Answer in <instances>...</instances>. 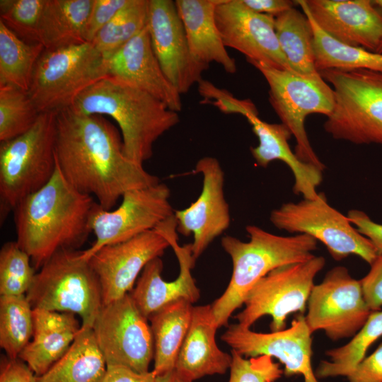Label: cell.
I'll return each instance as SVG.
<instances>
[{
	"instance_id": "6da1fadb",
	"label": "cell",
	"mask_w": 382,
	"mask_h": 382,
	"mask_svg": "<svg viewBox=\"0 0 382 382\" xmlns=\"http://www.w3.org/2000/svg\"><path fill=\"white\" fill-rule=\"evenodd\" d=\"M56 162L66 181L111 210L122 195L159 182L125 154L118 129L103 116L57 112Z\"/></svg>"
},
{
	"instance_id": "7a4b0ae2",
	"label": "cell",
	"mask_w": 382,
	"mask_h": 382,
	"mask_svg": "<svg viewBox=\"0 0 382 382\" xmlns=\"http://www.w3.org/2000/svg\"><path fill=\"white\" fill-rule=\"evenodd\" d=\"M96 202L71 186L57 164L51 180L15 207L16 242L35 270L57 251L78 250L84 244L92 232L91 217Z\"/></svg>"
},
{
	"instance_id": "3957f363",
	"label": "cell",
	"mask_w": 382,
	"mask_h": 382,
	"mask_svg": "<svg viewBox=\"0 0 382 382\" xmlns=\"http://www.w3.org/2000/svg\"><path fill=\"white\" fill-rule=\"evenodd\" d=\"M69 108L80 114L114 119L125 156L141 165L152 156L156 140L180 122L178 112L155 97L109 75L82 92Z\"/></svg>"
},
{
	"instance_id": "277c9868",
	"label": "cell",
	"mask_w": 382,
	"mask_h": 382,
	"mask_svg": "<svg viewBox=\"0 0 382 382\" xmlns=\"http://www.w3.org/2000/svg\"><path fill=\"white\" fill-rule=\"evenodd\" d=\"M245 229L248 242L231 236L221 238V246L231 258L233 272L226 290L212 304L219 328L228 325L233 313L260 279L281 266L312 258L317 249L318 241L307 234L278 236L255 225Z\"/></svg>"
},
{
	"instance_id": "5b68a950",
	"label": "cell",
	"mask_w": 382,
	"mask_h": 382,
	"mask_svg": "<svg viewBox=\"0 0 382 382\" xmlns=\"http://www.w3.org/2000/svg\"><path fill=\"white\" fill-rule=\"evenodd\" d=\"M56 112H41L24 134L0 143V213L45 186L56 168Z\"/></svg>"
},
{
	"instance_id": "8992f818",
	"label": "cell",
	"mask_w": 382,
	"mask_h": 382,
	"mask_svg": "<svg viewBox=\"0 0 382 382\" xmlns=\"http://www.w3.org/2000/svg\"><path fill=\"white\" fill-rule=\"evenodd\" d=\"M33 308L78 314L93 328L103 305L99 279L81 250L62 249L35 273L25 294Z\"/></svg>"
},
{
	"instance_id": "52a82bcc",
	"label": "cell",
	"mask_w": 382,
	"mask_h": 382,
	"mask_svg": "<svg viewBox=\"0 0 382 382\" xmlns=\"http://www.w3.org/2000/svg\"><path fill=\"white\" fill-rule=\"evenodd\" d=\"M319 73L333 87L334 105L325 130L335 139L382 145V72L361 69Z\"/></svg>"
},
{
	"instance_id": "ba28073f",
	"label": "cell",
	"mask_w": 382,
	"mask_h": 382,
	"mask_svg": "<svg viewBox=\"0 0 382 382\" xmlns=\"http://www.w3.org/2000/svg\"><path fill=\"white\" fill-rule=\"evenodd\" d=\"M107 76V61L91 43L45 49L28 93L40 113L57 112Z\"/></svg>"
},
{
	"instance_id": "9c48e42d",
	"label": "cell",
	"mask_w": 382,
	"mask_h": 382,
	"mask_svg": "<svg viewBox=\"0 0 382 382\" xmlns=\"http://www.w3.org/2000/svg\"><path fill=\"white\" fill-rule=\"evenodd\" d=\"M249 63L267 81L269 101L282 124L289 129L296 139V156L302 161L323 170L325 166L308 140L305 120L312 113L330 115L334 105L332 88L323 79L305 78L294 71L277 69L261 62Z\"/></svg>"
},
{
	"instance_id": "30bf717a",
	"label": "cell",
	"mask_w": 382,
	"mask_h": 382,
	"mask_svg": "<svg viewBox=\"0 0 382 382\" xmlns=\"http://www.w3.org/2000/svg\"><path fill=\"white\" fill-rule=\"evenodd\" d=\"M270 220L280 230L307 234L320 241L337 261L354 255L371 265L378 255L371 242L348 217L328 203L323 192L314 199L283 204L272 211Z\"/></svg>"
},
{
	"instance_id": "8fae6325",
	"label": "cell",
	"mask_w": 382,
	"mask_h": 382,
	"mask_svg": "<svg viewBox=\"0 0 382 382\" xmlns=\"http://www.w3.org/2000/svg\"><path fill=\"white\" fill-rule=\"evenodd\" d=\"M325 260L314 256L301 262L277 267L260 279L248 291L245 308L236 316L238 323L250 328L261 317H272L270 329H285L287 316L295 312L304 313L314 286L316 274L324 267Z\"/></svg>"
},
{
	"instance_id": "7c38bea8",
	"label": "cell",
	"mask_w": 382,
	"mask_h": 382,
	"mask_svg": "<svg viewBox=\"0 0 382 382\" xmlns=\"http://www.w3.org/2000/svg\"><path fill=\"white\" fill-rule=\"evenodd\" d=\"M170 191L164 183L125 192L120 204L106 210L96 202L91 227L96 240L90 248L81 250L88 260L103 247L123 242L155 228L174 215L170 202Z\"/></svg>"
},
{
	"instance_id": "4fadbf2b",
	"label": "cell",
	"mask_w": 382,
	"mask_h": 382,
	"mask_svg": "<svg viewBox=\"0 0 382 382\" xmlns=\"http://www.w3.org/2000/svg\"><path fill=\"white\" fill-rule=\"evenodd\" d=\"M129 293L103 305L93 327L107 366L120 364L144 373L154 357L150 324Z\"/></svg>"
},
{
	"instance_id": "5bb4252c",
	"label": "cell",
	"mask_w": 382,
	"mask_h": 382,
	"mask_svg": "<svg viewBox=\"0 0 382 382\" xmlns=\"http://www.w3.org/2000/svg\"><path fill=\"white\" fill-rule=\"evenodd\" d=\"M307 306L305 319L311 332L322 330L334 341L354 337L372 312L360 281L342 266L331 269L313 286Z\"/></svg>"
},
{
	"instance_id": "9a60e30c",
	"label": "cell",
	"mask_w": 382,
	"mask_h": 382,
	"mask_svg": "<svg viewBox=\"0 0 382 382\" xmlns=\"http://www.w3.org/2000/svg\"><path fill=\"white\" fill-rule=\"evenodd\" d=\"M147 28L166 78L180 95L187 93L202 80L209 65L192 54L175 1L149 0Z\"/></svg>"
},
{
	"instance_id": "2e32d148",
	"label": "cell",
	"mask_w": 382,
	"mask_h": 382,
	"mask_svg": "<svg viewBox=\"0 0 382 382\" xmlns=\"http://www.w3.org/2000/svg\"><path fill=\"white\" fill-rule=\"evenodd\" d=\"M227 327L221 340L244 357H274L284 365L286 376L298 374L304 382H318L311 364L312 333L303 314L290 328L270 333L256 332L238 323Z\"/></svg>"
},
{
	"instance_id": "e0dca14e",
	"label": "cell",
	"mask_w": 382,
	"mask_h": 382,
	"mask_svg": "<svg viewBox=\"0 0 382 382\" xmlns=\"http://www.w3.org/2000/svg\"><path fill=\"white\" fill-rule=\"evenodd\" d=\"M193 173L202 175V188L198 198L188 207L176 210L177 232L193 236V260L204 252L210 243L230 226L229 207L224 196V173L214 157L204 156L196 163Z\"/></svg>"
},
{
	"instance_id": "ac0fdd59",
	"label": "cell",
	"mask_w": 382,
	"mask_h": 382,
	"mask_svg": "<svg viewBox=\"0 0 382 382\" xmlns=\"http://www.w3.org/2000/svg\"><path fill=\"white\" fill-rule=\"evenodd\" d=\"M169 247L166 237L153 229L93 254L88 260L99 279L103 305L130 293L144 267Z\"/></svg>"
},
{
	"instance_id": "d6986e66",
	"label": "cell",
	"mask_w": 382,
	"mask_h": 382,
	"mask_svg": "<svg viewBox=\"0 0 382 382\" xmlns=\"http://www.w3.org/2000/svg\"><path fill=\"white\" fill-rule=\"evenodd\" d=\"M215 18L226 47L241 52L248 62L294 71L279 46L274 16L253 11L241 0H222Z\"/></svg>"
},
{
	"instance_id": "ffe728a7",
	"label": "cell",
	"mask_w": 382,
	"mask_h": 382,
	"mask_svg": "<svg viewBox=\"0 0 382 382\" xmlns=\"http://www.w3.org/2000/svg\"><path fill=\"white\" fill-rule=\"evenodd\" d=\"M158 230L173 249L179 262L180 272L175 280L165 281L161 276L163 263L161 257L154 258L144 267L129 294L146 318L171 302L183 299L194 303L200 296L199 289L192 274L195 261L192 255L191 243L182 246L178 244L175 218L161 223Z\"/></svg>"
},
{
	"instance_id": "44dd1931",
	"label": "cell",
	"mask_w": 382,
	"mask_h": 382,
	"mask_svg": "<svg viewBox=\"0 0 382 382\" xmlns=\"http://www.w3.org/2000/svg\"><path fill=\"white\" fill-rule=\"evenodd\" d=\"M318 27L335 40L376 52L382 13L370 0H305Z\"/></svg>"
},
{
	"instance_id": "7402d4cb",
	"label": "cell",
	"mask_w": 382,
	"mask_h": 382,
	"mask_svg": "<svg viewBox=\"0 0 382 382\" xmlns=\"http://www.w3.org/2000/svg\"><path fill=\"white\" fill-rule=\"evenodd\" d=\"M106 61L109 76L149 93L175 112L182 110L180 94L161 67L147 26Z\"/></svg>"
},
{
	"instance_id": "603a6c76",
	"label": "cell",
	"mask_w": 382,
	"mask_h": 382,
	"mask_svg": "<svg viewBox=\"0 0 382 382\" xmlns=\"http://www.w3.org/2000/svg\"><path fill=\"white\" fill-rule=\"evenodd\" d=\"M212 305L193 306L190 328L179 352L175 371L184 381L194 382L205 376L223 375L232 356L218 347V329Z\"/></svg>"
},
{
	"instance_id": "cb8c5ba5",
	"label": "cell",
	"mask_w": 382,
	"mask_h": 382,
	"mask_svg": "<svg viewBox=\"0 0 382 382\" xmlns=\"http://www.w3.org/2000/svg\"><path fill=\"white\" fill-rule=\"evenodd\" d=\"M244 117L251 125L258 139L257 146L250 152L257 166L267 168L274 160L285 163L294 177L293 192L302 195L303 199H314L318 193L317 187L323 180V170L300 160L288 143L291 137L289 129L283 124L268 123L258 117V112H248Z\"/></svg>"
},
{
	"instance_id": "d4e9b609",
	"label": "cell",
	"mask_w": 382,
	"mask_h": 382,
	"mask_svg": "<svg viewBox=\"0 0 382 382\" xmlns=\"http://www.w3.org/2000/svg\"><path fill=\"white\" fill-rule=\"evenodd\" d=\"M33 318L32 340L18 358L40 376L67 352L81 326L73 313L33 308Z\"/></svg>"
},
{
	"instance_id": "484cf974",
	"label": "cell",
	"mask_w": 382,
	"mask_h": 382,
	"mask_svg": "<svg viewBox=\"0 0 382 382\" xmlns=\"http://www.w3.org/2000/svg\"><path fill=\"white\" fill-rule=\"evenodd\" d=\"M222 0H176L175 5L183 22L193 57L209 65L215 62L228 74L237 66L226 50L219 32L215 11Z\"/></svg>"
},
{
	"instance_id": "4316f807",
	"label": "cell",
	"mask_w": 382,
	"mask_h": 382,
	"mask_svg": "<svg viewBox=\"0 0 382 382\" xmlns=\"http://www.w3.org/2000/svg\"><path fill=\"white\" fill-rule=\"evenodd\" d=\"M193 306L191 302L181 299L166 305L149 317L154 344L152 371L156 376L175 370L179 352L190 328Z\"/></svg>"
},
{
	"instance_id": "83f0119b",
	"label": "cell",
	"mask_w": 382,
	"mask_h": 382,
	"mask_svg": "<svg viewBox=\"0 0 382 382\" xmlns=\"http://www.w3.org/2000/svg\"><path fill=\"white\" fill-rule=\"evenodd\" d=\"M107 364L93 328H81L67 352L37 382H103Z\"/></svg>"
},
{
	"instance_id": "f1b7e54d",
	"label": "cell",
	"mask_w": 382,
	"mask_h": 382,
	"mask_svg": "<svg viewBox=\"0 0 382 382\" xmlns=\"http://www.w3.org/2000/svg\"><path fill=\"white\" fill-rule=\"evenodd\" d=\"M93 0H46L38 40L45 49L85 43L83 32Z\"/></svg>"
},
{
	"instance_id": "f546056e",
	"label": "cell",
	"mask_w": 382,
	"mask_h": 382,
	"mask_svg": "<svg viewBox=\"0 0 382 382\" xmlns=\"http://www.w3.org/2000/svg\"><path fill=\"white\" fill-rule=\"evenodd\" d=\"M274 28L292 70L305 78L323 79L316 68L313 30L306 15L293 7L275 16Z\"/></svg>"
},
{
	"instance_id": "4dcf8cb0",
	"label": "cell",
	"mask_w": 382,
	"mask_h": 382,
	"mask_svg": "<svg viewBox=\"0 0 382 382\" xmlns=\"http://www.w3.org/2000/svg\"><path fill=\"white\" fill-rule=\"evenodd\" d=\"M311 25L315 65L318 72L326 69H369L382 72V54L342 43L321 30L312 18L305 0L294 1Z\"/></svg>"
},
{
	"instance_id": "1f68e13d",
	"label": "cell",
	"mask_w": 382,
	"mask_h": 382,
	"mask_svg": "<svg viewBox=\"0 0 382 382\" xmlns=\"http://www.w3.org/2000/svg\"><path fill=\"white\" fill-rule=\"evenodd\" d=\"M45 49L40 42L23 41L0 21V86L28 92L35 66Z\"/></svg>"
},
{
	"instance_id": "d6a6232c",
	"label": "cell",
	"mask_w": 382,
	"mask_h": 382,
	"mask_svg": "<svg viewBox=\"0 0 382 382\" xmlns=\"http://www.w3.org/2000/svg\"><path fill=\"white\" fill-rule=\"evenodd\" d=\"M382 337V311H372L367 320L346 345L329 349L326 354L330 361H321L317 378L347 376L366 357L371 345Z\"/></svg>"
},
{
	"instance_id": "836d02e7",
	"label": "cell",
	"mask_w": 382,
	"mask_h": 382,
	"mask_svg": "<svg viewBox=\"0 0 382 382\" xmlns=\"http://www.w3.org/2000/svg\"><path fill=\"white\" fill-rule=\"evenodd\" d=\"M33 332V308L25 295L0 297V346L17 359Z\"/></svg>"
},
{
	"instance_id": "e575fe53",
	"label": "cell",
	"mask_w": 382,
	"mask_h": 382,
	"mask_svg": "<svg viewBox=\"0 0 382 382\" xmlns=\"http://www.w3.org/2000/svg\"><path fill=\"white\" fill-rule=\"evenodd\" d=\"M149 0H129L91 44L108 59L147 26Z\"/></svg>"
},
{
	"instance_id": "d590c367",
	"label": "cell",
	"mask_w": 382,
	"mask_h": 382,
	"mask_svg": "<svg viewBox=\"0 0 382 382\" xmlns=\"http://www.w3.org/2000/svg\"><path fill=\"white\" fill-rule=\"evenodd\" d=\"M40 114L28 91L0 86V141L28 131Z\"/></svg>"
},
{
	"instance_id": "8d00e7d4",
	"label": "cell",
	"mask_w": 382,
	"mask_h": 382,
	"mask_svg": "<svg viewBox=\"0 0 382 382\" xmlns=\"http://www.w3.org/2000/svg\"><path fill=\"white\" fill-rule=\"evenodd\" d=\"M36 270L30 256L16 241L5 243L0 250L1 296L25 295Z\"/></svg>"
},
{
	"instance_id": "74e56055",
	"label": "cell",
	"mask_w": 382,
	"mask_h": 382,
	"mask_svg": "<svg viewBox=\"0 0 382 382\" xmlns=\"http://www.w3.org/2000/svg\"><path fill=\"white\" fill-rule=\"evenodd\" d=\"M1 21L18 37L37 43L38 30L46 0H1Z\"/></svg>"
},
{
	"instance_id": "f35d334b",
	"label": "cell",
	"mask_w": 382,
	"mask_h": 382,
	"mask_svg": "<svg viewBox=\"0 0 382 382\" xmlns=\"http://www.w3.org/2000/svg\"><path fill=\"white\" fill-rule=\"evenodd\" d=\"M232 361L228 382H275L284 373L279 363L267 355L247 359L231 349Z\"/></svg>"
},
{
	"instance_id": "ab89813d",
	"label": "cell",
	"mask_w": 382,
	"mask_h": 382,
	"mask_svg": "<svg viewBox=\"0 0 382 382\" xmlns=\"http://www.w3.org/2000/svg\"><path fill=\"white\" fill-rule=\"evenodd\" d=\"M129 2V0H93L84 28L85 42L91 43L98 32Z\"/></svg>"
},
{
	"instance_id": "60d3db41",
	"label": "cell",
	"mask_w": 382,
	"mask_h": 382,
	"mask_svg": "<svg viewBox=\"0 0 382 382\" xmlns=\"http://www.w3.org/2000/svg\"><path fill=\"white\" fill-rule=\"evenodd\" d=\"M369 273L360 281L364 298L371 311L382 307V254L370 265Z\"/></svg>"
},
{
	"instance_id": "b9f144b4",
	"label": "cell",
	"mask_w": 382,
	"mask_h": 382,
	"mask_svg": "<svg viewBox=\"0 0 382 382\" xmlns=\"http://www.w3.org/2000/svg\"><path fill=\"white\" fill-rule=\"evenodd\" d=\"M349 382H382V343L347 376Z\"/></svg>"
},
{
	"instance_id": "7bdbcfd3",
	"label": "cell",
	"mask_w": 382,
	"mask_h": 382,
	"mask_svg": "<svg viewBox=\"0 0 382 382\" xmlns=\"http://www.w3.org/2000/svg\"><path fill=\"white\" fill-rule=\"evenodd\" d=\"M347 216L356 229L371 242L377 253L382 254V224L358 209L349 211Z\"/></svg>"
},
{
	"instance_id": "ee69618b",
	"label": "cell",
	"mask_w": 382,
	"mask_h": 382,
	"mask_svg": "<svg viewBox=\"0 0 382 382\" xmlns=\"http://www.w3.org/2000/svg\"><path fill=\"white\" fill-rule=\"evenodd\" d=\"M0 382H37V376L25 362L19 358L2 357L0 363Z\"/></svg>"
},
{
	"instance_id": "f6af8a7d",
	"label": "cell",
	"mask_w": 382,
	"mask_h": 382,
	"mask_svg": "<svg viewBox=\"0 0 382 382\" xmlns=\"http://www.w3.org/2000/svg\"><path fill=\"white\" fill-rule=\"evenodd\" d=\"M153 371L139 373L124 365H108L103 382H156Z\"/></svg>"
},
{
	"instance_id": "bcb514c9",
	"label": "cell",
	"mask_w": 382,
	"mask_h": 382,
	"mask_svg": "<svg viewBox=\"0 0 382 382\" xmlns=\"http://www.w3.org/2000/svg\"><path fill=\"white\" fill-rule=\"evenodd\" d=\"M241 1L253 11L274 17L293 8L295 4L294 1L288 0H241Z\"/></svg>"
},
{
	"instance_id": "7dc6e473",
	"label": "cell",
	"mask_w": 382,
	"mask_h": 382,
	"mask_svg": "<svg viewBox=\"0 0 382 382\" xmlns=\"http://www.w3.org/2000/svg\"><path fill=\"white\" fill-rule=\"evenodd\" d=\"M156 382H188L180 378L175 371L157 376Z\"/></svg>"
},
{
	"instance_id": "c3c4849f",
	"label": "cell",
	"mask_w": 382,
	"mask_h": 382,
	"mask_svg": "<svg viewBox=\"0 0 382 382\" xmlns=\"http://www.w3.org/2000/svg\"><path fill=\"white\" fill-rule=\"evenodd\" d=\"M372 3L376 7L380 8L382 11V0H374L372 1Z\"/></svg>"
},
{
	"instance_id": "681fc988",
	"label": "cell",
	"mask_w": 382,
	"mask_h": 382,
	"mask_svg": "<svg viewBox=\"0 0 382 382\" xmlns=\"http://www.w3.org/2000/svg\"><path fill=\"white\" fill-rule=\"evenodd\" d=\"M376 52L379 53V54H382V40L380 42Z\"/></svg>"
}]
</instances>
